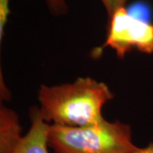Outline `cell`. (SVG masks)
Returning a JSON list of instances; mask_svg holds the SVG:
<instances>
[{"mask_svg":"<svg viewBox=\"0 0 153 153\" xmlns=\"http://www.w3.org/2000/svg\"><path fill=\"white\" fill-rule=\"evenodd\" d=\"M113 97L105 82L89 76L78 77L70 83L41 85L38 109L49 124L84 127L104 120L102 109Z\"/></svg>","mask_w":153,"mask_h":153,"instance_id":"obj_1","label":"cell"},{"mask_svg":"<svg viewBox=\"0 0 153 153\" xmlns=\"http://www.w3.org/2000/svg\"><path fill=\"white\" fill-rule=\"evenodd\" d=\"M49 147L54 153H133L138 149L131 126L105 119L84 127L50 124Z\"/></svg>","mask_w":153,"mask_h":153,"instance_id":"obj_2","label":"cell"},{"mask_svg":"<svg viewBox=\"0 0 153 153\" xmlns=\"http://www.w3.org/2000/svg\"><path fill=\"white\" fill-rule=\"evenodd\" d=\"M114 49L118 58H124L126 54L134 49L153 54V24L132 17L125 7L114 11L109 17L107 34L105 43L92 51V57L99 58L104 49Z\"/></svg>","mask_w":153,"mask_h":153,"instance_id":"obj_3","label":"cell"},{"mask_svg":"<svg viewBox=\"0 0 153 153\" xmlns=\"http://www.w3.org/2000/svg\"><path fill=\"white\" fill-rule=\"evenodd\" d=\"M31 127L16 146L10 153H49V123L44 120L38 108L30 111Z\"/></svg>","mask_w":153,"mask_h":153,"instance_id":"obj_4","label":"cell"},{"mask_svg":"<svg viewBox=\"0 0 153 153\" xmlns=\"http://www.w3.org/2000/svg\"><path fill=\"white\" fill-rule=\"evenodd\" d=\"M22 127L19 117L4 105L0 108V153H10L22 140Z\"/></svg>","mask_w":153,"mask_h":153,"instance_id":"obj_5","label":"cell"},{"mask_svg":"<svg viewBox=\"0 0 153 153\" xmlns=\"http://www.w3.org/2000/svg\"><path fill=\"white\" fill-rule=\"evenodd\" d=\"M127 11L132 17L137 20L145 22H152V12L151 7L143 1H138L132 4L127 9Z\"/></svg>","mask_w":153,"mask_h":153,"instance_id":"obj_6","label":"cell"},{"mask_svg":"<svg viewBox=\"0 0 153 153\" xmlns=\"http://www.w3.org/2000/svg\"><path fill=\"white\" fill-rule=\"evenodd\" d=\"M10 0H0V41L3 40L4 36L6 23L10 15Z\"/></svg>","mask_w":153,"mask_h":153,"instance_id":"obj_7","label":"cell"},{"mask_svg":"<svg viewBox=\"0 0 153 153\" xmlns=\"http://www.w3.org/2000/svg\"><path fill=\"white\" fill-rule=\"evenodd\" d=\"M49 10L54 16H64L67 13L68 8L66 0H45Z\"/></svg>","mask_w":153,"mask_h":153,"instance_id":"obj_8","label":"cell"},{"mask_svg":"<svg viewBox=\"0 0 153 153\" xmlns=\"http://www.w3.org/2000/svg\"><path fill=\"white\" fill-rule=\"evenodd\" d=\"M100 1L102 2L105 9L107 12L108 17H111L115 10L122 7H125L128 0H100Z\"/></svg>","mask_w":153,"mask_h":153,"instance_id":"obj_9","label":"cell"},{"mask_svg":"<svg viewBox=\"0 0 153 153\" xmlns=\"http://www.w3.org/2000/svg\"><path fill=\"white\" fill-rule=\"evenodd\" d=\"M1 99L4 100H8L10 99V90L5 87V83L4 82H3V75L1 74Z\"/></svg>","mask_w":153,"mask_h":153,"instance_id":"obj_10","label":"cell"},{"mask_svg":"<svg viewBox=\"0 0 153 153\" xmlns=\"http://www.w3.org/2000/svg\"><path fill=\"white\" fill-rule=\"evenodd\" d=\"M133 153H153V141L150 143L147 146H146V147H138L136 151L134 152Z\"/></svg>","mask_w":153,"mask_h":153,"instance_id":"obj_11","label":"cell"}]
</instances>
